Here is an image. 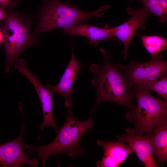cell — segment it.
Instances as JSON below:
<instances>
[{
    "label": "cell",
    "instance_id": "6da1fadb",
    "mask_svg": "<svg viewBox=\"0 0 167 167\" xmlns=\"http://www.w3.org/2000/svg\"><path fill=\"white\" fill-rule=\"evenodd\" d=\"M99 49L103 55L102 65L92 64L89 68L93 75L91 84L95 87L96 95L92 115L99 104L103 101L115 102L129 109L132 108L135 105L133 102L134 95L128 86L122 72L111 61L109 52L103 47H100Z\"/></svg>",
    "mask_w": 167,
    "mask_h": 167
},
{
    "label": "cell",
    "instance_id": "7a4b0ae2",
    "mask_svg": "<svg viewBox=\"0 0 167 167\" xmlns=\"http://www.w3.org/2000/svg\"><path fill=\"white\" fill-rule=\"evenodd\" d=\"M66 122L56 133L55 139L46 145L38 147L30 146L23 143L24 149L29 152L36 151L45 166L49 157L52 154H61L63 152L70 157L81 155L85 153L80 148V139L84 134L93 127L92 115L85 121H79L75 118L72 112L67 110L66 113Z\"/></svg>",
    "mask_w": 167,
    "mask_h": 167
},
{
    "label": "cell",
    "instance_id": "3957f363",
    "mask_svg": "<svg viewBox=\"0 0 167 167\" xmlns=\"http://www.w3.org/2000/svg\"><path fill=\"white\" fill-rule=\"evenodd\" d=\"M110 7L106 5L96 11H86L79 10L68 1L45 0L36 32L41 33L58 28L64 30L92 17H102L104 14L103 11Z\"/></svg>",
    "mask_w": 167,
    "mask_h": 167
},
{
    "label": "cell",
    "instance_id": "277c9868",
    "mask_svg": "<svg viewBox=\"0 0 167 167\" xmlns=\"http://www.w3.org/2000/svg\"><path fill=\"white\" fill-rule=\"evenodd\" d=\"M133 87L137 105L129 109L125 117L134 124L135 133L140 135L144 133L150 134L158 124L167 120V102L152 96L148 90Z\"/></svg>",
    "mask_w": 167,
    "mask_h": 167
},
{
    "label": "cell",
    "instance_id": "5b68a950",
    "mask_svg": "<svg viewBox=\"0 0 167 167\" xmlns=\"http://www.w3.org/2000/svg\"><path fill=\"white\" fill-rule=\"evenodd\" d=\"M5 21L2 31L6 57L5 71L8 73L10 65L16 63L20 54L35 41L31 36L28 23L22 17L11 12Z\"/></svg>",
    "mask_w": 167,
    "mask_h": 167
},
{
    "label": "cell",
    "instance_id": "8992f818",
    "mask_svg": "<svg viewBox=\"0 0 167 167\" xmlns=\"http://www.w3.org/2000/svg\"><path fill=\"white\" fill-rule=\"evenodd\" d=\"M163 58L159 53L152 56L151 59L147 62H139L133 60L126 65L118 63L116 65L131 88L137 83L156 81L166 75L167 62L163 60Z\"/></svg>",
    "mask_w": 167,
    "mask_h": 167
},
{
    "label": "cell",
    "instance_id": "52a82bcc",
    "mask_svg": "<svg viewBox=\"0 0 167 167\" xmlns=\"http://www.w3.org/2000/svg\"><path fill=\"white\" fill-rule=\"evenodd\" d=\"M126 11L131 16L129 19L122 24L110 28L113 36L123 44L124 49L122 53L125 60L128 57L129 45L133 36L136 34L139 29H145L146 20L152 15L143 7L137 10L128 7Z\"/></svg>",
    "mask_w": 167,
    "mask_h": 167
},
{
    "label": "cell",
    "instance_id": "ba28073f",
    "mask_svg": "<svg viewBox=\"0 0 167 167\" xmlns=\"http://www.w3.org/2000/svg\"><path fill=\"white\" fill-rule=\"evenodd\" d=\"M25 129L22 120L19 136L13 141L0 144V166L21 167L28 165L36 167L39 165L36 157L30 158L24 151L22 139Z\"/></svg>",
    "mask_w": 167,
    "mask_h": 167
},
{
    "label": "cell",
    "instance_id": "9c48e42d",
    "mask_svg": "<svg viewBox=\"0 0 167 167\" xmlns=\"http://www.w3.org/2000/svg\"><path fill=\"white\" fill-rule=\"evenodd\" d=\"M17 71L26 76L32 83L38 94L41 104L43 122L40 127L42 131L48 126H52L56 133L60 127L56 124L53 112V98L52 94L45 87L42 85L26 65L23 59H19L14 65Z\"/></svg>",
    "mask_w": 167,
    "mask_h": 167
},
{
    "label": "cell",
    "instance_id": "30bf717a",
    "mask_svg": "<svg viewBox=\"0 0 167 167\" xmlns=\"http://www.w3.org/2000/svg\"><path fill=\"white\" fill-rule=\"evenodd\" d=\"M126 134L117 136V141L129 144L145 167H157L148 135H139L132 128L126 129Z\"/></svg>",
    "mask_w": 167,
    "mask_h": 167
},
{
    "label": "cell",
    "instance_id": "8fae6325",
    "mask_svg": "<svg viewBox=\"0 0 167 167\" xmlns=\"http://www.w3.org/2000/svg\"><path fill=\"white\" fill-rule=\"evenodd\" d=\"M81 63L75 58L73 49L71 59L64 71L59 83L56 85H47L45 87L53 94L57 93L62 95L65 100L64 105L69 107L72 104V96L75 93L73 85L80 70Z\"/></svg>",
    "mask_w": 167,
    "mask_h": 167
},
{
    "label": "cell",
    "instance_id": "7c38bea8",
    "mask_svg": "<svg viewBox=\"0 0 167 167\" xmlns=\"http://www.w3.org/2000/svg\"><path fill=\"white\" fill-rule=\"evenodd\" d=\"M97 144L102 147L104 150L102 159L96 164L98 167H118L133 152L129 144L118 141L109 142L98 139Z\"/></svg>",
    "mask_w": 167,
    "mask_h": 167
},
{
    "label": "cell",
    "instance_id": "4fadbf2b",
    "mask_svg": "<svg viewBox=\"0 0 167 167\" xmlns=\"http://www.w3.org/2000/svg\"><path fill=\"white\" fill-rule=\"evenodd\" d=\"M110 27L106 24L103 28H100L87 24L80 23L63 30V34L72 36L78 35L89 39V44L97 46L102 40L116 41L117 38L112 34Z\"/></svg>",
    "mask_w": 167,
    "mask_h": 167
},
{
    "label": "cell",
    "instance_id": "5bb4252c",
    "mask_svg": "<svg viewBox=\"0 0 167 167\" xmlns=\"http://www.w3.org/2000/svg\"><path fill=\"white\" fill-rule=\"evenodd\" d=\"M148 135L158 166L167 160V120L158 124Z\"/></svg>",
    "mask_w": 167,
    "mask_h": 167
},
{
    "label": "cell",
    "instance_id": "9a60e30c",
    "mask_svg": "<svg viewBox=\"0 0 167 167\" xmlns=\"http://www.w3.org/2000/svg\"><path fill=\"white\" fill-rule=\"evenodd\" d=\"M141 39L145 49L152 56L167 49L166 38L157 35H142L136 34Z\"/></svg>",
    "mask_w": 167,
    "mask_h": 167
},
{
    "label": "cell",
    "instance_id": "2e32d148",
    "mask_svg": "<svg viewBox=\"0 0 167 167\" xmlns=\"http://www.w3.org/2000/svg\"><path fill=\"white\" fill-rule=\"evenodd\" d=\"M135 87L156 92L167 102V76L164 75L157 81L149 82H142L137 83Z\"/></svg>",
    "mask_w": 167,
    "mask_h": 167
},
{
    "label": "cell",
    "instance_id": "e0dca14e",
    "mask_svg": "<svg viewBox=\"0 0 167 167\" xmlns=\"http://www.w3.org/2000/svg\"><path fill=\"white\" fill-rule=\"evenodd\" d=\"M146 9L152 14L159 18L158 22L165 24L167 22V13H165L160 6L158 0H139Z\"/></svg>",
    "mask_w": 167,
    "mask_h": 167
},
{
    "label": "cell",
    "instance_id": "ac0fdd59",
    "mask_svg": "<svg viewBox=\"0 0 167 167\" xmlns=\"http://www.w3.org/2000/svg\"><path fill=\"white\" fill-rule=\"evenodd\" d=\"M18 0H0L1 7L6 10L7 7L12 8L16 4Z\"/></svg>",
    "mask_w": 167,
    "mask_h": 167
},
{
    "label": "cell",
    "instance_id": "d6986e66",
    "mask_svg": "<svg viewBox=\"0 0 167 167\" xmlns=\"http://www.w3.org/2000/svg\"><path fill=\"white\" fill-rule=\"evenodd\" d=\"M8 14L6 10L0 7V20L5 21L7 18Z\"/></svg>",
    "mask_w": 167,
    "mask_h": 167
},
{
    "label": "cell",
    "instance_id": "ffe728a7",
    "mask_svg": "<svg viewBox=\"0 0 167 167\" xmlns=\"http://www.w3.org/2000/svg\"><path fill=\"white\" fill-rule=\"evenodd\" d=\"M159 3L164 11L167 13V0H158Z\"/></svg>",
    "mask_w": 167,
    "mask_h": 167
},
{
    "label": "cell",
    "instance_id": "44dd1931",
    "mask_svg": "<svg viewBox=\"0 0 167 167\" xmlns=\"http://www.w3.org/2000/svg\"><path fill=\"white\" fill-rule=\"evenodd\" d=\"M3 36L2 31L0 29V44L3 42Z\"/></svg>",
    "mask_w": 167,
    "mask_h": 167
},
{
    "label": "cell",
    "instance_id": "7402d4cb",
    "mask_svg": "<svg viewBox=\"0 0 167 167\" xmlns=\"http://www.w3.org/2000/svg\"></svg>",
    "mask_w": 167,
    "mask_h": 167
}]
</instances>
